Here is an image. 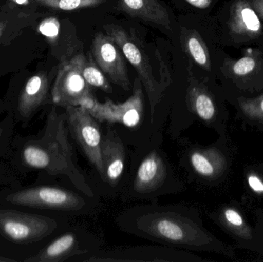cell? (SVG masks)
Listing matches in <instances>:
<instances>
[{"label":"cell","instance_id":"cell-8","mask_svg":"<svg viewBox=\"0 0 263 262\" xmlns=\"http://www.w3.org/2000/svg\"><path fill=\"white\" fill-rule=\"evenodd\" d=\"M65 111L69 132L103 180L104 169L102 159L103 134L99 122L82 106H69L65 108Z\"/></svg>","mask_w":263,"mask_h":262},{"label":"cell","instance_id":"cell-6","mask_svg":"<svg viewBox=\"0 0 263 262\" xmlns=\"http://www.w3.org/2000/svg\"><path fill=\"white\" fill-rule=\"evenodd\" d=\"M58 228V221L50 217L0 209V235L12 243H37L50 236Z\"/></svg>","mask_w":263,"mask_h":262},{"label":"cell","instance_id":"cell-31","mask_svg":"<svg viewBox=\"0 0 263 262\" xmlns=\"http://www.w3.org/2000/svg\"><path fill=\"white\" fill-rule=\"evenodd\" d=\"M5 27H6V26H5L4 23H0V36H1Z\"/></svg>","mask_w":263,"mask_h":262},{"label":"cell","instance_id":"cell-29","mask_svg":"<svg viewBox=\"0 0 263 262\" xmlns=\"http://www.w3.org/2000/svg\"><path fill=\"white\" fill-rule=\"evenodd\" d=\"M255 106H259L261 112H263V97L259 100V102L255 103Z\"/></svg>","mask_w":263,"mask_h":262},{"label":"cell","instance_id":"cell-32","mask_svg":"<svg viewBox=\"0 0 263 262\" xmlns=\"http://www.w3.org/2000/svg\"><path fill=\"white\" fill-rule=\"evenodd\" d=\"M2 134H3V129L0 128V137H1Z\"/></svg>","mask_w":263,"mask_h":262},{"label":"cell","instance_id":"cell-25","mask_svg":"<svg viewBox=\"0 0 263 262\" xmlns=\"http://www.w3.org/2000/svg\"><path fill=\"white\" fill-rule=\"evenodd\" d=\"M248 183L250 188L254 192H258V193L263 192V183L256 175H250L248 178Z\"/></svg>","mask_w":263,"mask_h":262},{"label":"cell","instance_id":"cell-21","mask_svg":"<svg viewBox=\"0 0 263 262\" xmlns=\"http://www.w3.org/2000/svg\"><path fill=\"white\" fill-rule=\"evenodd\" d=\"M80 66L83 78L91 87L101 89L106 93L112 92L110 83L92 58V55H89V58H87L81 52L80 55Z\"/></svg>","mask_w":263,"mask_h":262},{"label":"cell","instance_id":"cell-3","mask_svg":"<svg viewBox=\"0 0 263 262\" xmlns=\"http://www.w3.org/2000/svg\"><path fill=\"white\" fill-rule=\"evenodd\" d=\"M183 189V183L175 173L166 154L156 145L139 160L122 198L125 201L156 203L159 197L178 193Z\"/></svg>","mask_w":263,"mask_h":262},{"label":"cell","instance_id":"cell-7","mask_svg":"<svg viewBox=\"0 0 263 262\" xmlns=\"http://www.w3.org/2000/svg\"><path fill=\"white\" fill-rule=\"evenodd\" d=\"M101 239L83 226H74L42 249L25 262L74 261L101 249Z\"/></svg>","mask_w":263,"mask_h":262},{"label":"cell","instance_id":"cell-12","mask_svg":"<svg viewBox=\"0 0 263 262\" xmlns=\"http://www.w3.org/2000/svg\"><path fill=\"white\" fill-rule=\"evenodd\" d=\"M92 58L105 75L126 91L130 89V81L125 56L121 49L109 35L99 32L91 47Z\"/></svg>","mask_w":263,"mask_h":262},{"label":"cell","instance_id":"cell-27","mask_svg":"<svg viewBox=\"0 0 263 262\" xmlns=\"http://www.w3.org/2000/svg\"><path fill=\"white\" fill-rule=\"evenodd\" d=\"M261 20H263V0H249Z\"/></svg>","mask_w":263,"mask_h":262},{"label":"cell","instance_id":"cell-9","mask_svg":"<svg viewBox=\"0 0 263 262\" xmlns=\"http://www.w3.org/2000/svg\"><path fill=\"white\" fill-rule=\"evenodd\" d=\"M80 106L85 108L99 123H118L126 127H136L140 124L145 112L142 83L139 78L135 79L133 94L123 103H115L109 98L104 103H100L92 95Z\"/></svg>","mask_w":263,"mask_h":262},{"label":"cell","instance_id":"cell-16","mask_svg":"<svg viewBox=\"0 0 263 262\" xmlns=\"http://www.w3.org/2000/svg\"><path fill=\"white\" fill-rule=\"evenodd\" d=\"M228 28L234 38L250 41L262 35V20L249 0H236L230 8Z\"/></svg>","mask_w":263,"mask_h":262},{"label":"cell","instance_id":"cell-5","mask_svg":"<svg viewBox=\"0 0 263 262\" xmlns=\"http://www.w3.org/2000/svg\"><path fill=\"white\" fill-rule=\"evenodd\" d=\"M103 28L106 34L118 45L125 58L137 72L148 96L153 123L156 106L160 103L166 86L162 82L156 79L146 51L136 35L118 25H105Z\"/></svg>","mask_w":263,"mask_h":262},{"label":"cell","instance_id":"cell-1","mask_svg":"<svg viewBox=\"0 0 263 262\" xmlns=\"http://www.w3.org/2000/svg\"><path fill=\"white\" fill-rule=\"evenodd\" d=\"M115 223L125 233L167 247L193 251L210 243L197 213L182 204L132 206L120 212Z\"/></svg>","mask_w":263,"mask_h":262},{"label":"cell","instance_id":"cell-13","mask_svg":"<svg viewBox=\"0 0 263 262\" xmlns=\"http://www.w3.org/2000/svg\"><path fill=\"white\" fill-rule=\"evenodd\" d=\"M39 31L46 37L54 54L61 63L80 53L79 51L81 50L83 43L73 25L68 20L64 25L58 18L49 17L40 23Z\"/></svg>","mask_w":263,"mask_h":262},{"label":"cell","instance_id":"cell-2","mask_svg":"<svg viewBox=\"0 0 263 262\" xmlns=\"http://www.w3.org/2000/svg\"><path fill=\"white\" fill-rule=\"evenodd\" d=\"M66 114L55 107L47 116L43 136L26 142L21 151L23 164L30 169L44 170L51 175H64L82 193L96 198L86 177L79 167L68 138Z\"/></svg>","mask_w":263,"mask_h":262},{"label":"cell","instance_id":"cell-26","mask_svg":"<svg viewBox=\"0 0 263 262\" xmlns=\"http://www.w3.org/2000/svg\"><path fill=\"white\" fill-rule=\"evenodd\" d=\"M185 1L194 7L199 8V9H206V8L210 7L213 0H185Z\"/></svg>","mask_w":263,"mask_h":262},{"label":"cell","instance_id":"cell-22","mask_svg":"<svg viewBox=\"0 0 263 262\" xmlns=\"http://www.w3.org/2000/svg\"><path fill=\"white\" fill-rule=\"evenodd\" d=\"M38 6L62 11H74L100 6L106 0H32Z\"/></svg>","mask_w":263,"mask_h":262},{"label":"cell","instance_id":"cell-14","mask_svg":"<svg viewBox=\"0 0 263 262\" xmlns=\"http://www.w3.org/2000/svg\"><path fill=\"white\" fill-rule=\"evenodd\" d=\"M50 81L47 74L40 72L31 76L20 91L17 102V118L28 123L47 103Z\"/></svg>","mask_w":263,"mask_h":262},{"label":"cell","instance_id":"cell-4","mask_svg":"<svg viewBox=\"0 0 263 262\" xmlns=\"http://www.w3.org/2000/svg\"><path fill=\"white\" fill-rule=\"evenodd\" d=\"M6 201L15 206L61 211L74 215H89L95 212L98 206L96 198H91L81 192L53 186L22 189L8 195Z\"/></svg>","mask_w":263,"mask_h":262},{"label":"cell","instance_id":"cell-17","mask_svg":"<svg viewBox=\"0 0 263 262\" xmlns=\"http://www.w3.org/2000/svg\"><path fill=\"white\" fill-rule=\"evenodd\" d=\"M119 9L133 18L171 27V18L159 0H118Z\"/></svg>","mask_w":263,"mask_h":262},{"label":"cell","instance_id":"cell-20","mask_svg":"<svg viewBox=\"0 0 263 262\" xmlns=\"http://www.w3.org/2000/svg\"><path fill=\"white\" fill-rule=\"evenodd\" d=\"M216 156L211 151L193 149L182 155L180 165L198 176L212 178L217 172Z\"/></svg>","mask_w":263,"mask_h":262},{"label":"cell","instance_id":"cell-24","mask_svg":"<svg viewBox=\"0 0 263 262\" xmlns=\"http://www.w3.org/2000/svg\"><path fill=\"white\" fill-rule=\"evenodd\" d=\"M224 215H225L226 219L230 224L236 226H241L243 224V220L241 215L233 209H227Z\"/></svg>","mask_w":263,"mask_h":262},{"label":"cell","instance_id":"cell-28","mask_svg":"<svg viewBox=\"0 0 263 262\" xmlns=\"http://www.w3.org/2000/svg\"><path fill=\"white\" fill-rule=\"evenodd\" d=\"M12 2V4L15 5L18 7H22V6H27V5L30 4V1L32 2V0H10Z\"/></svg>","mask_w":263,"mask_h":262},{"label":"cell","instance_id":"cell-18","mask_svg":"<svg viewBox=\"0 0 263 262\" xmlns=\"http://www.w3.org/2000/svg\"><path fill=\"white\" fill-rule=\"evenodd\" d=\"M189 71V86L186 91V103L189 109L202 121H212L216 115V106L211 95Z\"/></svg>","mask_w":263,"mask_h":262},{"label":"cell","instance_id":"cell-23","mask_svg":"<svg viewBox=\"0 0 263 262\" xmlns=\"http://www.w3.org/2000/svg\"><path fill=\"white\" fill-rule=\"evenodd\" d=\"M257 64V59L255 57L244 56L230 63L229 70L236 76L243 77L254 72Z\"/></svg>","mask_w":263,"mask_h":262},{"label":"cell","instance_id":"cell-19","mask_svg":"<svg viewBox=\"0 0 263 262\" xmlns=\"http://www.w3.org/2000/svg\"><path fill=\"white\" fill-rule=\"evenodd\" d=\"M180 41L185 54L194 63L205 70L211 69V59L208 48L197 31L182 28Z\"/></svg>","mask_w":263,"mask_h":262},{"label":"cell","instance_id":"cell-10","mask_svg":"<svg viewBox=\"0 0 263 262\" xmlns=\"http://www.w3.org/2000/svg\"><path fill=\"white\" fill-rule=\"evenodd\" d=\"M187 251L161 246H130L100 250L79 257L83 262H186L194 261Z\"/></svg>","mask_w":263,"mask_h":262},{"label":"cell","instance_id":"cell-15","mask_svg":"<svg viewBox=\"0 0 263 262\" xmlns=\"http://www.w3.org/2000/svg\"><path fill=\"white\" fill-rule=\"evenodd\" d=\"M102 159L104 169L103 181L110 187L115 188L124 175L126 152L124 144L117 131L111 128L103 134Z\"/></svg>","mask_w":263,"mask_h":262},{"label":"cell","instance_id":"cell-30","mask_svg":"<svg viewBox=\"0 0 263 262\" xmlns=\"http://www.w3.org/2000/svg\"><path fill=\"white\" fill-rule=\"evenodd\" d=\"M0 261L8 262V261H15V260L10 259V258H3V257L0 256Z\"/></svg>","mask_w":263,"mask_h":262},{"label":"cell","instance_id":"cell-11","mask_svg":"<svg viewBox=\"0 0 263 262\" xmlns=\"http://www.w3.org/2000/svg\"><path fill=\"white\" fill-rule=\"evenodd\" d=\"M80 53L70 59L62 62L59 68L51 91L52 103L55 106L64 109L69 106H80L93 95L91 86L82 75L80 66Z\"/></svg>","mask_w":263,"mask_h":262}]
</instances>
